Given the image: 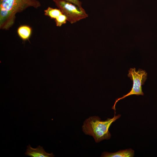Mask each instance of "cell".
Segmentation results:
<instances>
[{
	"mask_svg": "<svg viewBox=\"0 0 157 157\" xmlns=\"http://www.w3.org/2000/svg\"><path fill=\"white\" fill-rule=\"evenodd\" d=\"M38 0H0V28L8 30L14 24L16 14L26 8L40 7Z\"/></svg>",
	"mask_w": 157,
	"mask_h": 157,
	"instance_id": "cell-1",
	"label": "cell"
},
{
	"mask_svg": "<svg viewBox=\"0 0 157 157\" xmlns=\"http://www.w3.org/2000/svg\"><path fill=\"white\" fill-rule=\"evenodd\" d=\"M114 117L102 121L98 116L89 117L86 119L82 126V131L86 135L92 136L95 142L98 143L104 140H109L111 137L109 129L112 124L121 116L120 114L115 115V110Z\"/></svg>",
	"mask_w": 157,
	"mask_h": 157,
	"instance_id": "cell-2",
	"label": "cell"
},
{
	"mask_svg": "<svg viewBox=\"0 0 157 157\" xmlns=\"http://www.w3.org/2000/svg\"><path fill=\"white\" fill-rule=\"evenodd\" d=\"M71 24L87 18L88 15L82 7H79L65 0H52Z\"/></svg>",
	"mask_w": 157,
	"mask_h": 157,
	"instance_id": "cell-3",
	"label": "cell"
},
{
	"mask_svg": "<svg viewBox=\"0 0 157 157\" xmlns=\"http://www.w3.org/2000/svg\"><path fill=\"white\" fill-rule=\"evenodd\" d=\"M128 71V76L133 82L132 87L131 90L127 94L115 99L114 105L112 107L114 110H116V104L119 100L133 95L138 96L143 95L144 94L142 91V85L144 84L147 79V73L144 70L140 69L136 71L135 68H130Z\"/></svg>",
	"mask_w": 157,
	"mask_h": 157,
	"instance_id": "cell-4",
	"label": "cell"
},
{
	"mask_svg": "<svg viewBox=\"0 0 157 157\" xmlns=\"http://www.w3.org/2000/svg\"><path fill=\"white\" fill-rule=\"evenodd\" d=\"M25 154L31 157H53L55 156L52 153L49 154L46 152L42 147L38 146L37 148H33L29 144L27 147Z\"/></svg>",
	"mask_w": 157,
	"mask_h": 157,
	"instance_id": "cell-5",
	"label": "cell"
},
{
	"mask_svg": "<svg viewBox=\"0 0 157 157\" xmlns=\"http://www.w3.org/2000/svg\"><path fill=\"white\" fill-rule=\"evenodd\" d=\"M134 151L131 149L120 150L114 153L103 152L101 157H133Z\"/></svg>",
	"mask_w": 157,
	"mask_h": 157,
	"instance_id": "cell-6",
	"label": "cell"
},
{
	"mask_svg": "<svg viewBox=\"0 0 157 157\" xmlns=\"http://www.w3.org/2000/svg\"><path fill=\"white\" fill-rule=\"evenodd\" d=\"M17 33L22 40L26 41L28 40L30 37L32 33V29L28 26L22 25L18 28Z\"/></svg>",
	"mask_w": 157,
	"mask_h": 157,
	"instance_id": "cell-7",
	"label": "cell"
},
{
	"mask_svg": "<svg viewBox=\"0 0 157 157\" xmlns=\"http://www.w3.org/2000/svg\"><path fill=\"white\" fill-rule=\"evenodd\" d=\"M63 13L61 11L59 8H53L50 7H49L44 10V14L45 15L55 20Z\"/></svg>",
	"mask_w": 157,
	"mask_h": 157,
	"instance_id": "cell-8",
	"label": "cell"
},
{
	"mask_svg": "<svg viewBox=\"0 0 157 157\" xmlns=\"http://www.w3.org/2000/svg\"><path fill=\"white\" fill-rule=\"evenodd\" d=\"M67 21V17L63 13L55 20L56 25L58 27H60L63 25L66 24Z\"/></svg>",
	"mask_w": 157,
	"mask_h": 157,
	"instance_id": "cell-9",
	"label": "cell"
},
{
	"mask_svg": "<svg viewBox=\"0 0 157 157\" xmlns=\"http://www.w3.org/2000/svg\"><path fill=\"white\" fill-rule=\"evenodd\" d=\"M72 3L79 7H82V3L79 0H65Z\"/></svg>",
	"mask_w": 157,
	"mask_h": 157,
	"instance_id": "cell-10",
	"label": "cell"
}]
</instances>
